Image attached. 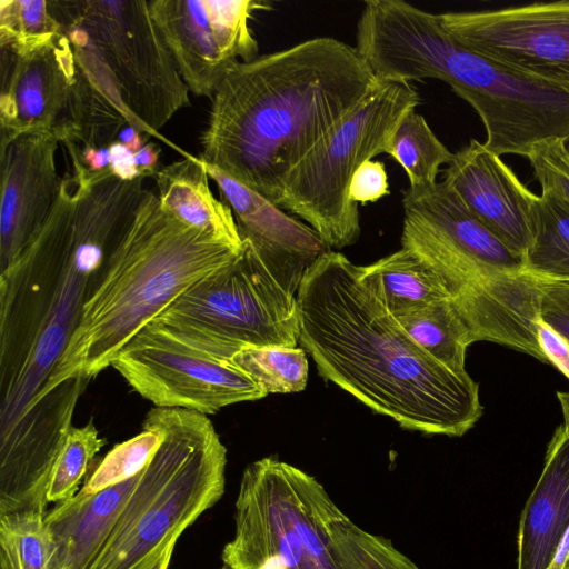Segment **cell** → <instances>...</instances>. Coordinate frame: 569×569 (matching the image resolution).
Wrapping results in <instances>:
<instances>
[{"label": "cell", "mask_w": 569, "mask_h": 569, "mask_svg": "<svg viewBox=\"0 0 569 569\" xmlns=\"http://www.w3.org/2000/svg\"><path fill=\"white\" fill-rule=\"evenodd\" d=\"M150 137L137 129L127 126L120 133L118 141L124 144L131 152H137L148 142Z\"/></svg>", "instance_id": "39"}, {"label": "cell", "mask_w": 569, "mask_h": 569, "mask_svg": "<svg viewBox=\"0 0 569 569\" xmlns=\"http://www.w3.org/2000/svg\"><path fill=\"white\" fill-rule=\"evenodd\" d=\"M142 427L161 433L160 446L84 569H138L224 492L227 449L207 415L154 407Z\"/></svg>", "instance_id": "5"}, {"label": "cell", "mask_w": 569, "mask_h": 569, "mask_svg": "<svg viewBox=\"0 0 569 569\" xmlns=\"http://www.w3.org/2000/svg\"><path fill=\"white\" fill-rule=\"evenodd\" d=\"M63 28L52 16L47 0L0 1V47L18 56L53 42Z\"/></svg>", "instance_id": "27"}, {"label": "cell", "mask_w": 569, "mask_h": 569, "mask_svg": "<svg viewBox=\"0 0 569 569\" xmlns=\"http://www.w3.org/2000/svg\"><path fill=\"white\" fill-rule=\"evenodd\" d=\"M547 569H569V527Z\"/></svg>", "instance_id": "40"}, {"label": "cell", "mask_w": 569, "mask_h": 569, "mask_svg": "<svg viewBox=\"0 0 569 569\" xmlns=\"http://www.w3.org/2000/svg\"><path fill=\"white\" fill-rule=\"evenodd\" d=\"M180 535L169 537L138 569H168L174 545Z\"/></svg>", "instance_id": "38"}, {"label": "cell", "mask_w": 569, "mask_h": 569, "mask_svg": "<svg viewBox=\"0 0 569 569\" xmlns=\"http://www.w3.org/2000/svg\"><path fill=\"white\" fill-rule=\"evenodd\" d=\"M457 42L569 93V0L438 14Z\"/></svg>", "instance_id": "11"}, {"label": "cell", "mask_w": 569, "mask_h": 569, "mask_svg": "<svg viewBox=\"0 0 569 569\" xmlns=\"http://www.w3.org/2000/svg\"><path fill=\"white\" fill-rule=\"evenodd\" d=\"M397 320L430 357L456 373H467L466 351L475 341L450 298L433 301Z\"/></svg>", "instance_id": "24"}, {"label": "cell", "mask_w": 569, "mask_h": 569, "mask_svg": "<svg viewBox=\"0 0 569 569\" xmlns=\"http://www.w3.org/2000/svg\"><path fill=\"white\" fill-rule=\"evenodd\" d=\"M389 194L388 174L380 161L368 160L355 172L349 188L350 199L366 204Z\"/></svg>", "instance_id": "34"}, {"label": "cell", "mask_w": 569, "mask_h": 569, "mask_svg": "<svg viewBox=\"0 0 569 569\" xmlns=\"http://www.w3.org/2000/svg\"><path fill=\"white\" fill-rule=\"evenodd\" d=\"M540 318L569 342V283L539 282Z\"/></svg>", "instance_id": "33"}, {"label": "cell", "mask_w": 569, "mask_h": 569, "mask_svg": "<svg viewBox=\"0 0 569 569\" xmlns=\"http://www.w3.org/2000/svg\"><path fill=\"white\" fill-rule=\"evenodd\" d=\"M230 361L266 395L299 392L308 382L309 363L301 347H247Z\"/></svg>", "instance_id": "26"}, {"label": "cell", "mask_w": 569, "mask_h": 569, "mask_svg": "<svg viewBox=\"0 0 569 569\" xmlns=\"http://www.w3.org/2000/svg\"><path fill=\"white\" fill-rule=\"evenodd\" d=\"M360 270L396 319L433 301L450 298L439 274L402 247L371 264L360 266Z\"/></svg>", "instance_id": "22"}, {"label": "cell", "mask_w": 569, "mask_h": 569, "mask_svg": "<svg viewBox=\"0 0 569 569\" xmlns=\"http://www.w3.org/2000/svg\"><path fill=\"white\" fill-rule=\"evenodd\" d=\"M0 569H18L8 538L0 533Z\"/></svg>", "instance_id": "41"}, {"label": "cell", "mask_w": 569, "mask_h": 569, "mask_svg": "<svg viewBox=\"0 0 569 569\" xmlns=\"http://www.w3.org/2000/svg\"><path fill=\"white\" fill-rule=\"evenodd\" d=\"M234 522L222 550L231 569H420L351 521L315 477L274 457L243 470Z\"/></svg>", "instance_id": "4"}, {"label": "cell", "mask_w": 569, "mask_h": 569, "mask_svg": "<svg viewBox=\"0 0 569 569\" xmlns=\"http://www.w3.org/2000/svg\"><path fill=\"white\" fill-rule=\"evenodd\" d=\"M103 445L104 441L92 421L68 429L52 466L47 492L48 503L66 501L78 492L90 462Z\"/></svg>", "instance_id": "28"}, {"label": "cell", "mask_w": 569, "mask_h": 569, "mask_svg": "<svg viewBox=\"0 0 569 569\" xmlns=\"http://www.w3.org/2000/svg\"><path fill=\"white\" fill-rule=\"evenodd\" d=\"M109 148L111 153V163L109 169L113 173L123 179L143 177L136 167L133 152H131L124 144L116 141L109 146Z\"/></svg>", "instance_id": "36"}, {"label": "cell", "mask_w": 569, "mask_h": 569, "mask_svg": "<svg viewBox=\"0 0 569 569\" xmlns=\"http://www.w3.org/2000/svg\"><path fill=\"white\" fill-rule=\"evenodd\" d=\"M308 267L243 241L231 261L191 286L153 321L227 361L247 347H297V293Z\"/></svg>", "instance_id": "6"}, {"label": "cell", "mask_w": 569, "mask_h": 569, "mask_svg": "<svg viewBox=\"0 0 569 569\" xmlns=\"http://www.w3.org/2000/svg\"><path fill=\"white\" fill-rule=\"evenodd\" d=\"M380 82L331 37L238 61L211 99L199 158L277 204L291 170Z\"/></svg>", "instance_id": "2"}, {"label": "cell", "mask_w": 569, "mask_h": 569, "mask_svg": "<svg viewBox=\"0 0 569 569\" xmlns=\"http://www.w3.org/2000/svg\"><path fill=\"white\" fill-rule=\"evenodd\" d=\"M537 338L548 362L569 379V342L540 317L537 319Z\"/></svg>", "instance_id": "35"}, {"label": "cell", "mask_w": 569, "mask_h": 569, "mask_svg": "<svg viewBox=\"0 0 569 569\" xmlns=\"http://www.w3.org/2000/svg\"><path fill=\"white\" fill-rule=\"evenodd\" d=\"M558 400L560 402L563 418H565V427L569 432V392L558 391L557 392Z\"/></svg>", "instance_id": "42"}, {"label": "cell", "mask_w": 569, "mask_h": 569, "mask_svg": "<svg viewBox=\"0 0 569 569\" xmlns=\"http://www.w3.org/2000/svg\"><path fill=\"white\" fill-rule=\"evenodd\" d=\"M83 386L69 382L58 388L1 436L0 517L46 516L52 466Z\"/></svg>", "instance_id": "12"}, {"label": "cell", "mask_w": 569, "mask_h": 569, "mask_svg": "<svg viewBox=\"0 0 569 569\" xmlns=\"http://www.w3.org/2000/svg\"><path fill=\"white\" fill-rule=\"evenodd\" d=\"M523 272L539 281L569 283V211L553 196H537Z\"/></svg>", "instance_id": "23"}, {"label": "cell", "mask_w": 569, "mask_h": 569, "mask_svg": "<svg viewBox=\"0 0 569 569\" xmlns=\"http://www.w3.org/2000/svg\"><path fill=\"white\" fill-rule=\"evenodd\" d=\"M111 367L158 408L209 415L267 396L231 361L190 345L153 320L128 341Z\"/></svg>", "instance_id": "10"}, {"label": "cell", "mask_w": 569, "mask_h": 569, "mask_svg": "<svg viewBox=\"0 0 569 569\" xmlns=\"http://www.w3.org/2000/svg\"><path fill=\"white\" fill-rule=\"evenodd\" d=\"M58 144L53 130L23 132L1 143V270L40 230L58 198Z\"/></svg>", "instance_id": "13"}, {"label": "cell", "mask_w": 569, "mask_h": 569, "mask_svg": "<svg viewBox=\"0 0 569 569\" xmlns=\"http://www.w3.org/2000/svg\"><path fill=\"white\" fill-rule=\"evenodd\" d=\"M204 166L222 201L231 209L243 241L268 256L307 266L329 250L309 224L221 170Z\"/></svg>", "instance_id": "18"}, {"label": "cell", "mask_w": 569, "mask_h": 569, "mask_svg": "<svg viewBox=\"0 0 569 569\" xmlns=\"http://www.w3.org/2000/svg\"><path fill=\"white\" fill-rule=\"evenodd\" d=\"M142 471L96 493L78 491L47 511L44 525L51 540L49 569H84L89 565L106 541Z\"/></svg>", "instance_id": "20"}, {"label": "cell", "mask_w": 569, "mask_h": 569, "mask_svg": "<svg viewBox=\"0 0 569 569\" xmlns=\"http://www.w3.org/2000/svg\"><path fill=\"white\" fill-rule=\"evenodd\" d=\"M150 12L176 68L194 96L212 99L230 68L214 37L204 0H151Z\"/></svg>", "instance_id": "19"}, {"label": "cell", "mask_w": 569, "mask_h": 569, "mask_svg": "<svg viewBox=\"0 0 569 569\" xmlns=\"http://www.w3.org/2000/svg\"><path fill=\"white\" fill-rule=\"evenodd\" d=\"M298 343L319 375L401 428L460 437L482 415L479 386L423 351L363 279L328 250L305 271Z\"/></svg>", "instance_id": "1"}, {"label": "cell", "mask_w": 569, "mask_h": 569, "mask_svg": "<svg viewBox=\"0 0 569 569\" xmlns=\"http://www.w3.org/2000/svg\"><path fill=\"white\" fill-rule=\"evenodd\" d=\"M133 438L114 446L79 490L96 493L139 475L157 452L162 436L149 427Z\"/></svg>", "instance_id": "30"}, {"label": "cell", "mask_w": 569, "mask_h": 569, "mask_svg": "<svg viewBox=\"0 0 569 569\" xmlns=\"http://www.w3.org/2000/svg\"><path fill=\"white\" fill-rule=\"evenodd\" d=\"M410 82L381 80L288 174L277 206L306 221L329 250L360 237L358 204L349 188L360 166L390 154L399 122L420 104Z\"/></svg>", "instance_id": "7"}, {"label": "cell", "mask_w": 569, "mask_h": 569, "mask_svg": "<svg viewBox=\"0 0 569 569\" xmlns=\"http://www.w3.org/2000/svg\"><path fill=\"white\" fill-rule=\"evenodd\" d=\"M209 20L222 52L232 61L243 62L258 57V42L249 20L257 10L270 9V3L253 0H204Z\"/></svg>", "instance_id": "29"}, {"label": "cell", "mask_w": 569, "mask_h": 569, "mask_svg": "<svg viewBox=\"0 0 569 569\" xmlns=\"http://www.w3.org/2000/svg\"><path fill=\"white\" fill-rule=\"evenodd\" d=\"M221 569H231L228 566L223 565Z\"/></svg>", "instance_id": "43"}, {"label": "cell", "mask_w": 569, "mask_h": 569, "mask_svg": "<svg viewBox=\"0 0 569 569\" xmlns=\"http://www.w3.org/2000/svg\"><path fill=\"white\" fill-rule=\"evenodd\" d=\"M401 247L442 279L455 306L492 278L523 272L522 258L485 227L443 183L407 190L402 199Z\"/></svg>", "instance_id": "9"}, {"label": "cell", "mask_w": 569, "mask_h": 569, "mask_svg": "<svg viewBox=\"0 0 569 569\" xmlns=\"http://www.w3.org/2000/svg\"><path fill=\"white\" fill-rule=\"evenodd\" d=\"M67 36L74 53L76 76L64 113L53 128L59 142L106 148L118 141L127 126L156 138L127 110L111 72L100 58L83 41Z\"/></svg>", "instance_id": "16"}, {"label": "cell", "mask_w": 569, "mask_h": 569, "mask_svg": "<svg viewBox=\"0 0 569 569\" xmlns=\"http://www.w3.org/2000/svg\"><path fill=\"white\" fill-rule=\"evenodd\" d=\"M527 159L541 192L553 196L569 211V142L542 141L532 148Z\"/></svg>", "instance_id": "32"}, {"label": "cell", "mask_w": 569, "mask_h": 569, "mask_svg": "<svg viewBox=\"0 0 569 569\" xmlns=\"http://www.w3.org/2000/svg\"><path fill=\"white\" fill-rule=\"evenodd\" d=\"M161 149L152 142H147L133 153L136 167L144 178L156 174Z\"/></svg>", "instance_id": "37"}, {"label": "cell", "mask_w": 569, "mask_h": 569, "mask_svg": "<svg viewBox=\"0 0 569 569\" xmlns=\"http://www.w3.org/2000/svg\"><path fill=\"white\" fill-rule=\"evenodd\" d=\"M241 249L183 223L146 189L34 407L62 383L110 367L143 327Z\"/></svg>", "instance_id": "3"}, {"label": "cell", "mask_w": 569, "mask_h": 569, "mask_svg": "<svg viewBox=\"0 0 569 569\" xmlns=\"http://www.w3.org/2000/svg\"><path fill=\"white\" fill-rule=\"evenodd\" d=\"M389 156L405 169L409 190L426 191L437 184L440 168L451 162L453 153L433 133L425 117L413 110L399 122Z\"/></svg>", "instance_id": "25"}, {"label": "cell", "mask_w": 569, "mask_h": 569, "mask_svg": "<svg viewBox=\"0 0 569 569\" xmlns=\"http://www.w3.org/2000/svg\"><path fill=\"white\" fill-rule=\"evenodd\" d=\"M67 34L83 41L106 64L131 116L157 139L179 151L159 131L190 106L179 74L147 0L49 1Z\"/></svg>", "instance_id": "8"}, {"label": "cell", "mask_w": 569, "mask_h": 569, "mask_svg": "<svg viewBox=\"0 0 569 569\" xmlns=\"http://www.w3.org/2000/svg\"><path fill=\"white\" fill-rule=\"evenodd\" d=\"M443 183L513 253L523 258L531 241L538 194L531 192L500 156L476 139L453 153Z\"/></svg>", "instance_id": "14"}, {"label": "cell", "mask_w": 569, "mask_h": 569, "mask_svg": "<svg viewBox=\"0 0 569 569\" xmlns=\"http://www.w3.org/2000/svg\"><path fill=\"white\" fill-rule=\"evenodd\" d=\"M74 76V53L64 31L28 54L1 48L0 142L28 131L53 130Z\"/></svg>", "instance_id": "15"}, {"label": "cell", "mask_w": 569, "mask_h": 569, "mask_svg": "<svg viewBox=\"0 0 569 569\" xmlns=\"http://www.w3.org/2000/svg\"><path fill=\"white\" fill-rule=\"evenodd\" d=\"M569 527V432L558 427L521 511L517 569H547Z\"/></svg>", "instance_id": "17"}, {"label": "cell", "mask_w": 569, "mask_h": 569, "mask_svg": "<svg viewBox=\"0 0 569 569\" xmlns=\"http://www.w3.org/2000/svg\"><path fill=\"white\" fill-rule=\"evenodd\" d=\"M0 533L8 538L18 569H49L51 540L44 515L24 512L1 516Z\"/></svg>", "instance_id": "31"}, {"label": "cell", "mask_w": 569, "mask_h": 569, "mask_svg": "<svg viewBox=\"0 0 569 569\" xmlns=\"http://www.w3.org/2000/svg\"><path fill=\"white\" fill-rule=\"evenodd\" d=\"M160 206L183 223L236 249L243 247L231 209L213 197L204 162L194 156L158 169L153 176Z\"/></svg>", "instance_id": "21"}]
</instances>
